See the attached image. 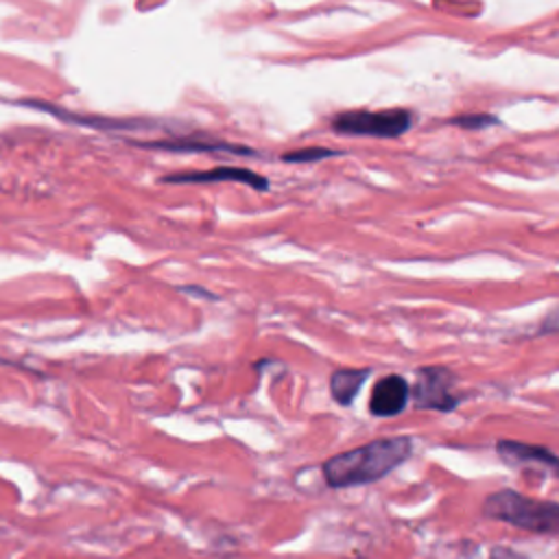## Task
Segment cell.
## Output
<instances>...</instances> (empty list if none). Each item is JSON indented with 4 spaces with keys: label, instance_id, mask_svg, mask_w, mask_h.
Returning a JSON list of instances; mask_svg holds the SVG:
<instances>
[{
    "label": "cell",
    "instance_id": "obj_1",
    "mask_svg": "<svg viewBox=\"0 0 559 559\" xmlns=\"http://www.w3.org/2000/svg\"><path fill=\"white\" fill-rule=\"evenodd\" d=\"M413 454L411 437H382L354 450L330 456L323 465V478L330 487H356L376 483Z\"/></svg>",
    "mask_w": 559,
    "mask_h": 559
},
{
    "label": "cell",
    "instance_id": "obj_6",
    "mask_svg": "<svg viewBox=\"0 0 559 559\" xmlns=\"http://www.w3.org/2000/svg\"><path fill=\"white\" fill-rule=\"evenodd\" d=\"M411 400V384L397 376H384L380 378L369 395V413L373 417H393L400 415Z\"/></svg>",
    "mask_w": 559,
    "mask_h": 559
},
{
    "label": "cell",
    "instance_id": "obj_2",
    "mask_svg": "<svg viewBox=\"0 0 559 559\" xmlns=\"http://www.w3.org/2000/svg\"><path fill=\"white\" fill-rule=\"evenodd\" d=\"M480 513L537 535H559V502L535 500L515 489H500L485 498Z\"/></svg>",
    "mask_w": 559,
    "mask_h": 559
},
{
    "label": "cell",
    "instance_id": "obj_7",
    "mask_svg": "<svg viewBox=\"0 0 559 559\" xmlns=\"http://www.w3.org/2000/svg\"><path fill=\"white\" fill-rule=\"evenodd\" d=\"M164 181L168 183H216V181H236V183H245L251 186L253 190H269V179L258 175L255 170L242 168V166H218V168H210V170H201V173H177V175H168L164 177Z\"/></svg>",
    "mask_w": 559,
    "mask_h": 559
},
{
    "label": "cell",
    "instance_id": "obj_3",
    "mask_svg": "<svg viewBox=\"0 0 559 559\" xmlns=\"http://www.w3.org/2000/svg\"><path fill=\"white\" fill-rule=\"evenodd\" d=\"M411 400L421 411L450 413L461 402L467 400V393L456 391V376L441 365L419 367L415 371V384L411 386Z\"/></svg>",
    "mask_w": 559,
    "mask_h": 559
},
{
    "label": "cell",
    "instance_id": "obj_5",
    "mask_svg": "<svg viewBox=\"0 0 559 559\" xmlns=\"http://www.w3.org/2000/svg\"><path fill=\"white\" fill-rule=\"evenodd\" d=\"M496 454L502 459V463H507L511 467L539 469V472H546V474H552L559 478V456L552 450H548L546 445L500 439L496 443Z\"/></svg>",
    "mask_w": 559,
    "mask_h": 559
},
{
    "label": "cell",
    "instance_id": "obj_11",
    "mask_svg": "<svg viewBox=\"0 0 559 559\" xmlns=\"http://www.w3.org/2000/svg\"><path fill=\"white\" fill-rule=\"evenodd\" d=\"M539 332H542V334L559 332V308L550 310V312L544 317V321H542V325H539Z\"/></svg>",
    "mask_w": 559,
    "mask_h": 559
},
{
    "label": "cell",
    "instance_id": "obj_8",
    "mask_svg": "<svg viewBox=\"0 0 559 559\" xmlns=\"http://www.w3.org/2000/svg\"><path fill=\"white\" fill-rule=\"evenodd\" d=\"M369 373H371V369H352V367H343V369L332 371L330 393H332L334 402L341 404V406H349L356 400V395L362 389Z\"/></svg>",
    "mask_w": 559,
    "mask_h": 559
},
{
    "label": "cell",
    "instance_id": "obj_4",
    "mask_svg": "<svg viewBox=\"0 0 559 559\" xmlns=\"http://www.w3.org/2000/svg\"><path fill=\"white\" fill-rule=\"evenodd\" d=\"M413 116L408 109H349L334 116L332 127L345 135H371V138H397L408 131Z\"/></svg>",
    "mask_w": 559,
    "mask_h": 559
},
{
    "label": "cell",
    "instance_id": "obj_9",
    "mask_svg": "<svg viewBox=\"0 0 559 559\" xmlns=\"http://www.w3.org/2000/svg\"><path fill=\"white\" fill-rule=\"evenodd\" d=\"M330 155H334V151L321 148V146H310V148H299V151L284 153L282 159H284V162H297V164H301V162H319V159H325V157H330Z\"/></svg>",
    "mask_w": 559,
    "mask_h": 559
},
{
    "label": "cell",
    "instance_id": "obj_12",
    "mask_svg": "<svg viewBox=\"0 0 559 559\" xmlns=\"http://www.w3.org/2000/svg\"><path fill=\"white\" fill-rule=\"evenodd\" d=\"M489 559H528L526 555H520L518 550L513 548H507V546H496L489 550Z\"/></svg>",
    "mask_w": 559,
    "mask_h": 559
},
{
    "label": "cell",
    "instance_id": "obj_10",
    "mask_svg": "<svg viewBox=\"0 0 559 559\" xmlns=\"http://www.w3.org/2000/svg\"><path fill=\"white\" fill-rule=\"evenodd\" d=\"M498 120L496 118H491V116H487V114H483V116H459V118H454L452 120V124H459V127H465V129H480V127H489V124H496Z\"/></svg>",
    "mask_w": 559,
    "mask_h": 559
},
{
    "label": "cell",
    "instance_id": "obj_13",
    "mask_svg": "<svg viewBox=\"0 0 559 559\" xmlns=\"http://www.w3.org/2000/svg\"><path fill=\"white\" fill-rule=\"evenodd\" d=\"M179 293H186V295H190V297H203V299H210V301H214L216 299V295L212 293V290H205L203 286H179Z\"/></svg>",
    "mask_w": 559,
    "mask_h": 559
}]
</instances>
